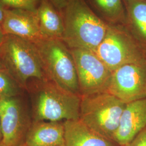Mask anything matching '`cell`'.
Returning <instances> with one entry per match:
<instances>
[{"label":"cell","instance_id":"9a60e30c","mask_svg":"<svg viewBox=\"0 0 146 146\" xmlns=\"http://www.w3.org/2000/svg\"><path fill=\"white\" fill-rule=\"evenodd\" d=\"M127 27L146 48V0H123Z\"/></svg>","mask_w":146,"mask_h":146},{"label":"cell","instance_id":"7402d4cb","mask_svg":"<svg viewBox=\"0 0 146 146\" xmlns=\"http://www.w3.org/2000/svg\"><path fill=\"white\" fill-rule=\"evenodd\" d=\"M5 35L3 33V30H2V26H1V24L0 23V43L2 41Z\"/></svg>","mask_w":146,"mask_h":146},{"label":"cell","instance_id":"8fae6325","mask_svg":"<svg viewBox=\"0 0 146 146\" xmlns=\"http://www.w3.org/2000/svg\"><path fill=\"white\" fill-rule=\"evenodd\" d=\"M146 128V98L127 104L114 141L120 146L128 144Z\"/></svg>","mask_w":146,"mask_h":146},{"label":"cell","instance_id":"8992f818","mask_svg":"<svg viewBox=\"0 0 146 146\" xmlns=\"http://www.w3.org/2000/svg\"><path fill=\"white\" fill-rule=\"evenodd\" d=\"M94 52L112 72L125 64L146 62V47L124 25H109Z\"/></svg>","mask_w":146,"mask_h":146},{"label":"cell","instance_id":"484cf974","mask_svg":"<svg viewBox=\"0 0 146 146\" xmlns=\"http://www.w3.org/2000/svg\"><path fill=\"white\" fill-rule=\"evenodd\" d=\"M2 66V63H1V58H0V66Z\"/></svg>","mask_w":146,"mask_h":146},{"label":"cell","instance_id":"ac0fdd59","mask_svg":"<svg viewBox=\"0 0 146 146\" xmlns=\"http://www.w3.org/2000/svg\"><path fill=\"white\" fill-rule=\"evenodd\" d=\"M9 8L36 11L40 0H2Z\"/></svg>","mask_w":146,"mask_h":146},{"label":"cell","instance_id":"603a6c76","mask_svg":"<svg viewBox=\"0 0 146 146\" xmlns=\"http://www.w3.org/2000/svg\"><path fill=\"white\" fill-rule=\"evenodd\" d=\"M2 140V130H1V121H0V142Z\"/></svg>","mask_w":146,"mask_h":146},{"label":"cell","instance_id":"3957f363","mask_svg":"<svg viewBox=\"0 0 146 146\" xmlns=\"http://www.w3.org/2000/svg\"><path fill=\"white\" fill-rule=\"evenodd\" d=\"M125 105L108 92L81 96L79 120L100 135L114 140Z\"/></svg>","mask_w":146,"mask_h":146},{"label":"cell","instance_id":"6da1fadb","mask_svg":"<svg viewBox=\"0 0 146 146\" xmlns=\"http://www.w3.org/2000/svg\"><path fill=\"white\" fill-rule=\"evenodd\" d=\"M26 91L29 97L33 121L79 119L81 96L46 78L30 80Z\"/></svg>","mask_w":146,"mask_h":146},{"label":"cell","instance_id":"44dd1931","mask_svg":"<svg viewBox=\"0 0 146 146\" xmlns=\"http://www.w3.org/2000/svg\"><path fill=\"white\" fill-rule=\"evenodd\" d=\"M8 7L2 0H0V23L3 20L5 10Z\"/></svg>","mask_w":146,"mask_h":146},{"label":"cell","instance_id":"30bf717a","mask_svg":"<svg viewBox=\"0 0 146 146\" xmlns=\"http://www.w3.org/2000/svg\"><path fill=\"white\" fill-rule=\"evenodd\" d=\"M1 24L5 35L19 37L34 43L43 39L36 10L8 7Z\"/></svg>","mask_w":146,"mask_h":146},{"label":"cell","instance_id":"7a4b0ae2","mask_svg":"<svg viewBox=\"0 0 146 146\" xmlns=\"http://www.w3.org/2000/svg\"><path fill=\"white\" fill-rule=\"evenodd\" d=\"M61 14L64 43L69 49L94 52L106 36L109 24L97 15L84 0H72Z\"/></svg>","mask_w":146,"mask_h":146},{"label":"cell","instance_id":"cb8c5ba5","mask_svg":"<svg viewBox=\"0 0 146 146\" xmlns=\"http://www.w3.org/2000/svg\"><path fill=\"white\" fill-rule=\"evenodd\" d=\"M28 146V145H27L26 143H23V144H22V145H21L20 146Z\"/></svg>","mask_w":146,"mask_h":146},{"label":"cell","instance_id":"7c38bea8","mask_svg":"<svg viewBox=\"0 0 146 146\" xmlns=\"http://www.w3.org/2000/svg\"><path fill=\"white\" fill-rule=\"evenodd\" d=\"M63 123V146H120L91 129L79 119L64 121Z\"/></svg>","mask_w":146,"mask_h":146},{"label":"cell","instance_id":"d4e9b609","mask_svg":"<svg viewBox=\"0 0 146 146\" xmlns=\"http://www.w3.org/2000/svg\"><path fill=\"white\" fill-rule=\"evenodd\" d=\"M0 146H5L2 143V142H0Z\"/></svg>","mask_w":146,"mask_h":146},{"label":"cell","instance_id":"5bb4252c","mask_svg":"<svg viewBox=\"0 0 146 146\" xmlns=\"http://www.w3.org/2000/svg\"><path fill=\"white\" fill-rule=\"evenodd\" d=\"M36 14L42 38L62 40L64 31L62 16L50 1L40 0Z\"/></svg>","mask_w":146,"mask_h":146},{"label":"cell","instance_id":"d6986e66","mask_svg":"<svg viewBox=\"0 0 146 146\" xmlns=\"http://www.w3.org/2000/svg\"><path fill=\"white\" fill-rule=\"evenodd\" d=\"M125 146H146V128Z\"/></svg>","mask_w":146,"mask_h":146},{"label":"cell","instance_id":"9c48e42d","mask_svg":"<svg viewBox=\"0 0 146 146\" xmlns=\"http://www.w3.org/2000/svg\"><path fill=\"white\" fill-rule=\"evenodd\" d=\"M107 92L125 104L146 98V62L122 66L112 73Z\"/></svg>","mask_w":146,"mask_h":146},{"label":"cell","instance_id":"ffe728a7","mask_svg":"<svg viewBox=\"0 0 146 146\" xmlns=\"http://www.w3.org/2000/svg\"><path fill=\"white\" fill-rule=\"evenodd\" d=\"M61 13L72 0H49Z\"/></svg>","mask_w":146,"mask_h":146},{"label":"cell","instance_id":"5b68a950","mask_svg":"<svg viewBox=\"0 0 146 146\" xmlns=\"http://www.w3.org/2000/svg\"><path fill=\"white\" fill-rule=\"evenodd\" d=\"M34 44L46 78L81 96L75 62L64 42L58 39H42Z\"/></svg>","mask_w":146,"mask_h":146},{"label":"cell","instance_id":"e0dca14e","mask_svg":"<svg viewBox=\"0 0 146 146\" xmlns=\"http://www.w3.org/2000/svg\"><path fill=\"white\" fill-rule=\"evenodd\" d=\"M26 91L3 66H0V98L22 95Z\"/></svg>","mask_w":146,"mask_h":146},{"label":"cell","instance_id":"ba28073f","mask_svg":"<svg viewBox=\"0 0 146 146\" xmlns=\"http://www.w3.org/2000/svg\"><path fill=\"white\" fill-rule=\"evenodd\" d=\"M75 64L80 95L107 92L112 72L95 52L70 49Z\"/></svg>","mask_w":146,"mask_h":146},{"label":"cell","instance_id":"277c9868","mask_svg":"<svg viewBox=\"0 0 146 146\" xmlns=\"http://www.w3.org/2000/svg\"><path fill=\"white\" fill-rule=\"evenodd\" d=\"M0 58L3 67L25 90L30 80L46 78L36 47L33 42L5 35L0 43Z\"/></svg>","mask_w":146,"mask_h":146},{"label":"cell","instance_id":"4fadbf2b","mask_svg":"<svg viewBox=\"0 0 146 146\" xmlns=\"http://www.w3.org/2000/svg\"><path fill=\"white\" fill-rule=\"evenodd\" d=\"M63 121H33L25 143L29 146H63Z\"/></svg>","mask_w":146,"mask_h":146},{"label":"cell","instance_id":"2e32d148","mask_svg":"<svg viewBox=\"0 0 146 146\" xmlns=\"http://www.w3.org/2000/svg\"><path fill=\"white\" fill-rule=\"evenodd\" d=\"M93 5L109 25H127V14L123 0H90Z\"/></svg>","mask_w":146,"mask_h":146},{"label":"cell","instance_id":"52a82bcc","mask_svg":"<svg viewBox=\"0 0 146 146\" xmlns=\"http://www.w3.org/2000/svg\"><path fill=\"white\" fill-rule=\"evenodd\" d=\"M22 96L0 98L1 142L5 146H19L25 143L33 122L31 110Z\"/></svg>","mask_w":146,"mask_h":146}]
</instances>
